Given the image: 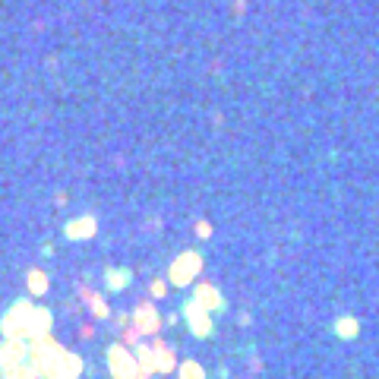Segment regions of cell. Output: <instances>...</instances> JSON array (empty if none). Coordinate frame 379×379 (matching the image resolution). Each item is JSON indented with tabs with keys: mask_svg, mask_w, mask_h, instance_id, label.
Returning a JSON list of instances; mask_svg holds the SVG:
<instances>
[{
	"mask_svg": "<svg viewBox=\"0 0 379 379\" xmlns=\"http://www.w3.org/2000/svg\"><path fill=\"white\" fill-rule=\"evenodd\" d=\"M199 269H202V259L196 253H184L180 259L171 265V281L177 284V288H184V284H190L199 275Z\"/></svg>",
	"mask_w": 379,
	"mask_h": 379,
	"instance_id": "cell-3",
	"label": "cell"
},
{
	"mask_svg": "<svg viewBox=\"0 0 379 379\" xmlns=\"http://www.w3.org/2000/svg\"><path fill=\"white\" fill-rule=\"evenodd\" d=\"M133 322H136V332L139 335H155L158 332V313L152 310V304H142L139 310H136Z\"/></svg>",
	"mask_w": 379,
	"mask_h": 379,
	"instance_id": "cell-5",
	"label": "cell"
},
{
	"mask_svg": "<svg viewBox=\"0 0 379 379\" xmlns=\"http://www.w3.org/2000/svg\"><path fill=\"white\" fill-rule=\"evenodd\" d=\"M177 379H205V373H202V367H199V364L187 360V364H180V370H177Z\"/></svg>",
	"mask_w": 379,
	"mask_h": 379,
	"instance_id": "cell-11",
	"label": "cell"
},
{
	"mask_svg": "<svg viewBox=\"0 0 379 379\" xmlns=\"http://www.w3.org/2000/svg\"><path fill=\"white\" fill-rule=\"evenodd\" d=\"M152 294H155V297H161V294H165V284H161V281H155V284H152Z\"/></svg>",
	"mask_w": 379,
	"mask_h": 379,
	"instance_id": "cell-15",
	"label": "cell"
},
{
	"mask_svg": "<svg viewBox=\"0 0 379 379\" xmlns=\"http://www.w3.org/2000/svg\"><path fill=\"white\" fill-rule=\"evenodd\" d=\"M32 316H35V310H32L29 304H16L10 313H6V319H3V332L10 335V338H19V335L25 332H32Z\"/></svg>",
	"mask_w": 379,
	"mask_h": 379,
	"instance_id": "cell-2",
	"label": "cell"
},
{
	"mask_svg": "<svg viewBox=\"0 0 379 379\" xmlns=\"http://www.w3.org/2000/svg\"><path fill=\"white\" fill-rule=\"evenodd\" d=\"M95 234V218H79V221H70L66 228V237L79 240V237H92Z\"/></svg>",
	"mask_w": 379,
	"mask_h": 379,
	"instance_id": "cell-9",
	"label": "cell"
},
{
	"mask_svg": "<svg viewBox=\"0 0 379 379\" xmlns=\"http://www.w3.org/2000/svg\"><path fill=\"white\" fill-rule=\"evenodd\" d=\"M92 310H95V316H101V319L108 316V304H105L101 297H95V300H92Z\"/></svg>",
	"mask_w": 379,
	"mask_h": 379,
	"instance_id": "cell-12",
	"label": "cell"
},
{
	"mask_svg": "<svg viewBox=\"0 0 379 379\" xmlns=\"http://www.w3.org/2000/svg\"><path fill=\"white\" fill-rule=\"evenodd\" d=\"M126 284H130V272L126 269H111L108 272V288L111 291H124Z\"/></svg>",
	"mask_w": 379,
	"mask_h": 379,
	"instance_id": "cell-10",
	"label": "cell"
},
{
	"mask_svg": "<svg viewBox=\"0 0 379 379\" xmlns=\"http://www.w3.org/2000/svg\"><path fill=\"white\" fill-rule=\"evenodd\" d=\"M184 316H187V322H190V329H193L196 338H209L212 335V316H209V310H202L196 300H190L184 307Z\"/></svg>",
	"mask_w": 379,
	"mask_h": 379,
	"instance_id": "cell-4",
	"label": "cell"
},
{
	"mask_svg": "<svg viewBox=\"0 0 379 379\" xmlns=\"http://www.w3.org/2000/svg\"><path fill=\"white\" fill-rule=\"evenodd\" d=\"M196 234H199V237H209V234H212V228L205 225V221H199V225H196Z\"/></svg>",
	"mask_w": 379,
	"mask_h": 379,
	"instance_id": "cell-14",
	"label": "cell"
},
{
	"mask_svg": "<svg viewBox=\"0 0 379 379\" xmlns=\"http://www.w3.org/2000/svg\"><path fill=\"white\" fill-rule=\"evenodd\" d=\"M108 364H111V373H114V379H136V373H139L136 357H133L126 348H120V344H114V348L108 351Z\"/></svg>",
	"mask_w": 379,
	"mask_h": 379,
	"instance_id": "cell-1",
	"label": "cell"
},
{
	"mask_svg": "<svg viewBox=\"0 0 379 379\" xmlns=\"http://www.w3.org/2000/svg\"><path fill=\"white\" fill-rule=\"evenodd\" d=\"M155 370H158V373H171V370H174V357H171V348H165V344H155Z\"/></svg>",
	"mask_w": 379,
	"mask_h": 379,
	"instance_id": "cell-8",
	"label": "cell"
},
{
	"mask_svg": "<svg viewBox=\"0 0 379 379\" xmlns=\"http://www.w3.org/2000/svg\"><path fill=\"white\" fill-rule=\"evenodd\" d=\"M193 300L202 310H209V313H212V310H225V297H221L212 284H199V288H196V294H193Z\"/></svg>",
	"mask_w": 379,
	"mask_h": 379,
	"instance_id": "cell-6",
	"label": "cell"
},
{
	"mask_svg": "<svg viewBox=\"0 0 379 379\" xmlns=\"http://www.w3.org/2000/svg\"><path fill=\"white\" fill-rule=\"evenodd\" d=\"M332 335L341 341H354L360 335V322L354 319V316H338V319L332 322Z\"/></svg>",
	"mask_w": 379,
	"mask_h": 379,
	"instance_id": "cell-7",
	"label": "cell"
},
{
	"mask_svg": "<svg viewBox=\"0 0 379 379\" xmlns=\"http://www.w3.org/2000/svg\"><path fill=\"white\" fill-rule=\"evenodd\" d=\"M32 291H45V278H41V272H32Z\"/></svg>",
	"mask_w": 379,
	"mask_h": 379,
	"instance_id": "cell-13",
	"label": "cell"
}]
</instances>
